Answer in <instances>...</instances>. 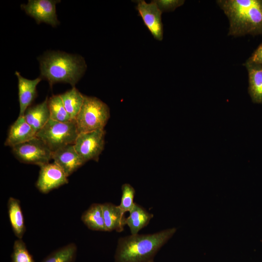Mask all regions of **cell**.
I'll return each mask as SVG.
<instances>
[{
    "label": "cell",
    "mask_w": 262,
    "mask_h": 262,
    "mask_svg": "<svg viewBox=\"0 0 262 262\" xmlns=\"http://www.w3.org/2000/svg\"><path fill=\"white\" fill-rule=\"evenodd\" d=\"M81 220L90 229L106 231L102 204L94 203L83 213Z\"/></svg>",
    "instance_id": "obj_19"
},
{
    "label": "cell",
    "mask_w": 262,
    "mask_h": 262,
    "mask_svg": "<svg viewBox=\"0 0 262 262\" xmlns=\"http://www.w3.org/2000/svg\"><path fill=\"white\" fill-rule=\"evenodd\" d=\"M60 0H29L20 5L25 13L34 18L37 24L45 23L56 27L60 24L57 19L56 5Z\"/></svg>",
    "instance_id": "obj_8"
},
{
    "label": "cell",
    "mask_w": 262,
    "mask_h": 262,
    "mask_svg": "<svg viewBox=\"0 0 262 262\" xmlns=\"http://www.w3.org/2000/svg\"><path fill=\"white\" fill-rule=\"evenodd\" d=\"M36 137V133L26 121L24 116H19L11 125L4 142L11 147Z\"/></svg>",
    "instance_id": "obj_13"
},
{
    "label": "cell",
    "mask_w": 262,
    "mask_h": 262,
    "mask_svg": "<svg viewBox=\"0 0 262 262\" xmlns=\"http://www.w3.org/2000/svg\"><path fill=\"white\" fill-rule=\"evenodd\" d=\"M121 202L118 206L124 214L127 212H130L134 206L135 202L133 200L135 191L134 188L129 183L123 184L121 187Z\"/></svg>",
    "instance_id": "obj_24"
},
{
    "label": "cell",
    "mask_w": 262,
    "mask_h": 262,
    "mask_svg": "<svg viewBox=\"0 0 262 262\" xmlns=\"http://www.w3.org/2000/svg\"><path fill=\"white\" fill-rule=\"evenodd\" d=\"M59 95L66 110L72 119H75L83 104L84 95L75 87Z\"/></svg>",
    "instance_id": "obj_20"
},
{
    "label": "cell",
    "mask_w": 262,
    "mask_h": 262,
    "mask_svg": "<svg viewBox=\"0 0 262 262\" xmlns=\"http://www.w3.org/2000/svg\"><path fill=\"white\" fill-rule=\"evenodd\" d=\"M176 231V228H171L152 234L121 237L117 242L115 262H152L158 251Z\"/></svg>",
    "instance_id": "obj_1"
},
{
    "label": "cell",
    "mask_w": 262,
    "mask_h": 262,
    "mask_svg": "<svg viewBox=\"0 0 262 262\" xmlns=\"http://www.w3.org/2000/svg\"><path fill=\"white\" fill-rule=\"evenodd\" d=\"M77 251L76 245L70 243L52 252L41 262H75Z\"/></svg>",
    "instance_id": "obj_21"
},
{
    "label": "cell",
    "mask_w": 262,
    "mask_h": 262,
    "mask_svg": "<svg viewBox=\"0 0 262 262\" xmlns=\"http://www.w3.org/2000/svg\"><path fill=\"white\" fill-rule=\"evenodd\" d=\"M102 207L106 231H122L126 225V217L118 205L106 202L102 204Z\"/></svg>",
    "instance_id": "obj_16"
},
{
    "label": "cell",
    "mask_w": 262,
    "mask_h": 262,
    "mask_svg": "<svg viewBox=\"0 0 262 262\" xmlns=\"http://www.w3.org/2000/svg\"><path fill=\"white\" fill-rule=\"evenodd\" d=\"M51 159L67 177L85 164L76 151L74 144L65 146L52 152Z\"/></svg>",
    "instance_id": "obj_11"
},
{
    "label": "cell",
    "mask_w": 262,
    "mask_h": 262,
    "mask_svg": "<svg viewBox=\"0 0 262 262\" xmlns=\"http://www.w3.org/2000/svg\"><path fill=\"white\" fill-rule=\"evenodd\" d=\"M67 177L64 171L54 162L40 166L36 187L43 194L67 184Z\"/></svg>",
    "instance_id": "obj_9"
},
{
    "label": "cell",
    "mask_w": 262,
    "mask_h": 262,
    "mask_svg": "<svg viewBox=\"0 0 262 262\" xmlns=\"http://www.w3.org/2000/svg\"><path fill=\"white\" fill-rule=\"evenodd\" d=\"M11 262H35L22 239H17L14 243Z\"/></svg>",
    "instance_id": "obj_23"
},
{
    "label": "cell",
    "mask_w": 262,
    "mask_h": 262,
    "mask_svg": "<svg viewBox=\"0 0 262 262\" xmlns=\"http://www.w3.org/2000/svg\"><path fill=\"white\" fill-rule=\"evenodd\" d=\"M15 75L18 80L19 116H23L26 109L37 97L36 87L42 79L39 77L34 80L27 79L23 77L18 71H16Z\"/></svg>",
    "instance_id": "obj_12"
},
{
    "label": "cell",
    "mask_w": 262,
    "mask_h": 262,
    "mask_svg": "<svg viewBox=\"0 0 262 262\" xmlns=\"http://www.w3.org/2000/svg\"><path fill=\"white\" fill-rule=\"evenodd\" d=\"M136 9L154 38L162 41L163 38L162 12L155 0H152L150 3H147L144 0H138Z\"/></svg>",
    "instance_id": "obj_10"
},
{
    "label": "cell",
    "mask_w": 262,
    "mask_h": 262,
    "mask_svg": "<svg viewBox=\"0 0 262 262\" xmlns=\"http://www.w3.org/2000/svg\"><path fill=\"white\" fill-rule=\"evenodd\" d=\"M155 1L162 13L174 11L184 2V0H156Z\"/></svg>",
    "instance_id": "obj_25"
},
{
    "label": "cell",
    "mask_w": 262,
    "mask_h": 262,
    "mask_svg": "<svg viewBox=\"0 0 262 262\" xmlns=\"http://www.w3.org/2000/svg\"><path fill=\"white\" fill-rule=\"evenodd\" d=\"M14 156L21 163L40 167L49 163L52 151L37 137L12 147Z\"/></svg>",
    "instance_id": "obj_6"
},
{
    "label": "cell",
    "mask_w": 262,
    "mask_h": 262,
    "mask_svg": "<svg viewBox=\"0 0 262 262\" xmlns=\"http://www.w3.org/2000/svg\"><path fill=\"white\" fill-rule=\"evenodd\" d=\"M249 59L255 63L262 65V44L254 52Z\"/></svg>",
    "instance_id": "obj_26"
},
{
    "label": "cell",
    "mask_w": 262,
    "mask_h": 262,
    "mask_svg": "<svg viewBox=\"0 0 262 262\" xmlns=\"http://www.w3.org/2000/svg\"><path fill=\"white\" fill-rule=\"evenodd\" d=\"M154 262V261H153V262Z\"/></svg>",
    "instance_id": "obj_27"
},
{
    "label": "cell",
    "mask_w": 262,
    "mask_h": 262,
    "mask_svg": "<svg viewBox=\"0 0 262 262\" xmlns=\"http://www.w3.org/2000/svg\"><path fill=\"white\" fill-rule=\"evenodd\" d=\"M129 216L125 219V224L130 228L131 234H138V232L149 223L153 214L147 211L140 205L135 203L132 209L129 212Z\"/></svg>",
    "instance_id": "obj_18"
},
{
    "label": "cell",
    "mask_w": 262,
    "mask_h": 262,
    "mask_svg": "<svg viewBox=\"0 0 262 262\" xmlns=\"http://www.w3.org/2000/svg\"><path fill=\"white\" fill-rule=\"evenodd\" d=\"M23 116L26 121L36 134L50 119L48 98L46 97L41 103L29 107Z\"/></svg>",
    "instance_id": "obj_14"
},
{
    "label": "cell",
    "mask_w": 262,
    "mask_h": 262,
    "mask_svg": "<svg viewBox=\"0 0 262 262\" xmlns=\"http://www.w3.org/2000/svg\"><path fill=\"white\" fill-rule=\"evenodd\" d=\"M217 3L229 20V35L262 34V0H219Z\"/></svg>",
    "instance_id": "obj_3"
},
{
    "label": "cell",
    "mask_w": 262,
    "mask_h": 262,
    "mask_svg": "<svg viewBox=\"0 0 262 262\" xmlns=\"http://www.w3.org/2000/svg\"><path fill=\"white\" fill-rule=\"evenodd\" d=\"M37 59L40 77L47 80L50 87L57 82L67 83L75 87L87 68L82 56L60 51H48Z\"/></svg>",
    "instance_id": "obj_2"
},
{
    "label": "cell",
    "mask_w": 262,
    "mask_h": 262,
    "mask_svg": "<svg viewBox=\"0 0 262 262\" xmlns=\"http://www.w3.org/2000/svg\"><path fill=\"white\" fill-rule=\"evenodd\" d=\"M110 117L108 106L95 97L84 95L82 108L75 120L79 134L103 130Z\"/></svg>",
    "instance_id": "obj_4"
},
{
    "label": "cell",
    "mask_w": 262,
    "mask_h": 262,
    "mask_svg": "<svg viewBox=\"0 0 262 262\" xmlns=\"http://www.w3.org/2000/svg\"><path fill=\"white\" fill-rule=\"evenodd\" d=\"M8 214L13 232L17 239H22L26 231L20 201L10 197L7 202Z\"/></svg>",
    "instance_id": "obj_17"
},
{
    "label": "cell",
    "mask_w": 262,
    "mask_h": 262,
    "mask_svg": "<svg viewBox=\"0 0 262 262\" xmlns=\"http://www.w3.org/2000/svg\"><path fill=\"white\" fill-rule=\"evenodd\" d=\"M105 134L103 129L78 134L74 146L85 163L90 160L98 161L104 148Z\"/></svg>",
    "instance_id": "obj_7"
},
{
    "label": "cell",
    "mask_w": 262,
    "mask_h": 262,
    "mask_svg": "<svg viewBox=\"0 0 262 262\" xmlns=\"http://www.w3.org/2000/svg\"><path fill=\"white\" fill-rule=\"evenodd\" d=\"M75 119L61 122L50 119L36 134L52 152L65 146L74 144L78 136Z\"/></svg>",
    "instance_id": "obj_5"
},
{
    "label": "cell",
    "mask_w": 262,
    "mask_h": 262,
    "mask_svg": "<svg viewBox=\"0 0 262 262\" xmlns=\"http://www.w3.org/2000/svg\"><path fill=\"white\" fill-rule=\"evenodd\" d=\"M248 74V93L252 101L262 104V65L249 59L245 63Z\"/></svg>",
    "instance_id": "obj_15"
},
{
    "label": "cell",
    "mask_w": 262,
    "mask_h": 262,
    "mask_svg": "<svg viewBox=\"0 0 262 262\" xmlns=\"http://www.w3.org/2000/svg\"><path fill=\"white\" fill-rule=\"evenodd\" d=\"M48 106L50 119L61 122H68L73 120L66 110L59 95H52L48 98Z\"/></svg>",
    "instance_id": "obj_22"
}]
</instances>
